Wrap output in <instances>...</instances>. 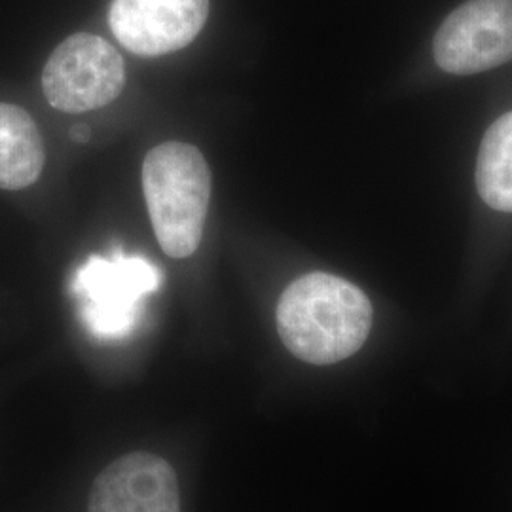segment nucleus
<instances>
[{
	"label": "nucleus",
	"mask_w": 512,
	"mask_h": 512,
	"mask_svg": "<svg viewBox=\"0 0 512 512\" xmlns=\"http://www.w3.org/2000/svg\"><path fill=\"white\" fill-rule=\"evenodd\" d=\"M370 327V300L338 275H302L285 289L277 304V330L285 348L310 365H334L348 359L363 348Z\"/></svg>",
	"instance_id": "f257e3e1"
},
{
	"label": "nucleus",
	"mask_w": 512,
	"mask_h": 512,
	"mask_svg": "<svg viewBox=\"0 0 512 512\" xmlns=\"http://www.w3.org/2000/svg\"><path fill=\"white\" fill-rule=\"evenodd\" d=\"M143 190L165 255H194L202 243L211 200V171L202 152L177 141L152 148L143 162Z\"/></svg>",
	"instance_id": "f03ea898"
},
{
	"label": "nucleus",
	"mask_w": 512,
	"mask_h": 512,
	"mask_svg": "<svg viewBox=\"0 0 512 512\" xmlns=\"http://www.w3.org/2000/svg\"><path fill=\"white\" fill-rule=\"evenodd\" d=\"M162 285V272L143 256L92 255L74 275L80 319L97 340H124L135 330L143 302Z\"/></svg>",
	"instance_id": "7ed1b4c3"
},
{
	"label": "nucleus",
	"mask_w": 512,
	"mask_h": 512,
	"mask_svg": "<svg viewBox=\"0 0 512 512\" xmlns=\"http://www.w3.org/2000/svg\"><path fill=\"white\" fill-rule=\"evenodd\" d=\"M126 86V65L105 38L76 33L65 38L42 71V92L63 112H88L112 103Z\"/></svg>",
	"instance_id": "20e7f679"
},
{
	"label": "nucleus",
	"mask_w": 512,
	"mask_h": 512,
	"mask_svg": "<svg viewBox=\"0 0 512 512\" xmlns=\"http://www.w3.org/2000/svg\"><path fill=\"white\" fill-rule=\"evenodd\" d=\"M435 61L444 73H484L512 59V0H469L437 31Z\"/></svg>",
	"instance_id": "39448f33"
},
{
	"label": "nucleus",
	"mask_w": 512,
	"mask_h": 512,
	"mask_svg": "<svg viewBox=\"0 0 512 512\" xmlns=\"http://www.w3.org/2000/svg\"><path fill=\"white\" fill-rule=\"evenodd\" d=\"M209 16V0H112L110 31L131 54H171L186 48Z\"/></svg>",
	"instance_id": "423d86ee"
},
{
	"label": "nucleus",
	"mask_w": 512,
	"mask_h": 512,
	"mask_svg": "<svg viewBox=\"0 0 512 512\" xmlns=\"http://www.w3.org/2000/svg\"><path fill=\"white\" fill-rule=\"evenodd\" d=\"M88 512H181L177 475L160 456L128 454L97 476Z\"/></svg>",
	"instance_id": "0eeeda50"
},
{
	"label": "nucleus",
	"mask_w": 512,
	"mask_h": 512,
	"mask_svg": "<svg viewBox=\"0 0 512 512\" xmlns=\"http://www.w3.org/2000/svg\"><path fill=\"white\" fill-rule=\"evenodd\" d=\"M44 160V141L31 114L0 103V188L21 190L37 183Z\"/></svg>",
	"instance_id": "6e6552de"
},
{
	"label": "nucleus",
	"mask_w": 512,
	"mask_h": 512,
	"mask_svg": "<svg viewBox=\"0 0 512 512\" xmlns=\"http://www.w3.org/2000/svg\"><path fill=\"white\" fill-rule=\"evenodd\" d=\"M476 188L492 209L512 213V112L497 118L482 139Z\"/></svg>",
	"instance_id": "1a4fd4ad"
},
{
	"label": "nucleus",
	"mask_w": 512,
	"mask_h": 512,
	"mask_svg": "<svg viewBox=\"0 0 512 512\" xmlns=\"http://www.w3.org/2000/svg\"><path fill=\"white\" fill-rule=\"evenodd\" d=\"M71 135H73V139L76 143H88L90 137H92V131H90L88 126H84V124H76Z\"/></svg>",
	"instance_id": "9d476101"
}]
</instances>
